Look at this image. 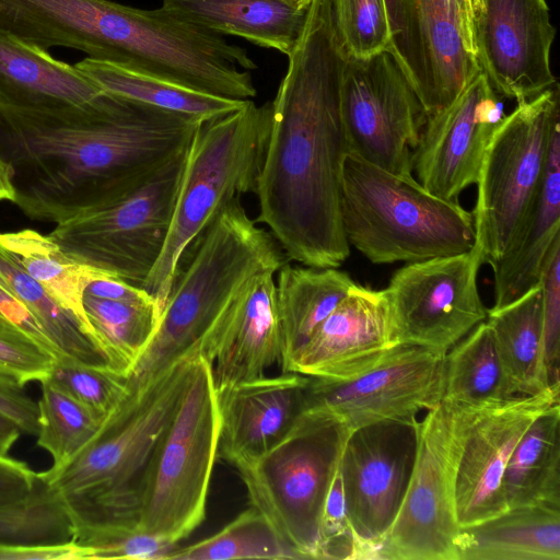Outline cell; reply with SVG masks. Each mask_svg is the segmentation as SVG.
<instances>
[{
	"label": "cell",
	"instance_id": "38",
	"mask_svg": "<svg viewBox=\"0 0 560 560\" xmlns=\"http://www.w3.org/2000/svg\"><path fill=\"white\" fill-rule=\"evenodd\" d=\"M337 26L349 56L365 58L388 49L384 0H331Z\"/></svg>",
	"mask_w": 560,
	"mask_h": 560
},
{
	"label": "cell",
	"instance_id": "39",
	"mask_svg": "<svg viewBox=\"0 0 560 560\" xmlns=\"http://www.w3.org/2000/svg\"><path fill=\"white\" fill-rule=\"evenodd\" d=\"M58 357L28 334L0 317V381L20 388L47 380Z\"/></svg>",
	"mask_w": 560,
	"mask_h": 560
},
{
	"label": "cell",
	"instance_id": "12",
	"mask_svg": "<svg viewBox=\"0 0 560 560\" xmlns=\"http://www.w3.org/2000/svg\"><path fill=\"white\" fill-rule=\"evenodd\" d=\"M392 51L428 116L451 105L481 71L476 0H384Z\"/></svg>",
	"mask_w": 560,
	"mask_h": 560
},
{
	"label": "cell",
	"instance_id": "15",
	"mask_svg": "<svg viewBox=\"0 0 560 560\" xmlns=\"http://www.w3.org/2000/svg\"><path fill=\"white\" fill-rule=\"evenodd\" d=\"M446 351L399 345L376 366L350 380L310 377L304 412L353 430L386 420H417L443 398Z\"/></svg>",
	"mask_w": 560,
	"mask_h": 560
},
{
	"label": "cell",
	"instance_id": "7",
	"mask_svg": "<svg viewBox=\"0 0 560 560\" xmlns=\"http://www.w3.org/2000/svg\"><path fill=\"white\" fill-rule=\"evenodd\" d=\"M219 432L211 364L197 352L179 404L148 468L140 532L178 542L203 522Z\"/></svg>",
	"mask_w": 560,
	"mask_h": 560
},
{
	"label": "cell",
	"instance_id": "23",
	"mask_svg": "<svg viewBox=\"0 0 560 560\" xmlns=\"http://www.w3.org/2000/svg\"><path fill=\"white\" fill-rule=\"evenodd\" d=\"M105 94L74 65L0 27V106L88 107Z\"/></svg>",
	"mask_w": 560,
	"mask_h": 560
},
{
	"label": "cell",
	"instance_id": "45",
	"mask_svg": "<svg viewBox=\"0 0 560 560\" xmlns=\"http://www.w3.org/2000/svg\"><path fill=\"white\" fill-rule=\"evenodd\" d=\"M0 413L13 421L22 432H38V407L23 388L0 381Z\"/></svg>",
	"mask_w": 560,
	"mask_h": 560
},
{
	"label": "cell",
	"instance_id": "27",
	"mask_svg": "<svg viewBox=\"0 0 560 560\" xmlns=\"http://www.w3.org/2000/svg\"><path fill=\"white\" fill-rule=\"evenodd\" d=\"M278 271L276 293L282 337L279 365L284 371L354 282L347 272L331 267H293L285 264Z\"/></svg>",
	"mask_w": 560,
	"mask_h": 560
},
{
	"label": "cell",
	"instance_id": "11",
	"mask_svg": "<svg viewBox=\"0 0 560 560\" xmlns=\"http://www.w3.org/2000/svg\"><path fill=\"white\" fill-rule=\"evenodd\" d=\"M462 439L460 408L441 401L418 424L412 472L376 559L456 560L459 530L454 481Z\"/></svg>",
	"mask_w": 560,
	"mask_h": 560
},
{
	"label": "cell",
	"instance_id": "14",
	"mask_svg": "<svg viewBox=\"0 0 560 560\" xmlns=\"http://www.w3.org/2000/svg\"><path fill=\"white\" fill-rule=\"evenodd\" d=\"M483 257L479 248L408 262L386 291L399 345L447 351L486 320L477 288Z\"/></svg>",
	"mask_w": 560,
	"mask_h": 560
},
{
	"label": "cell",
	"instance_id": "37",
	"mask_svg": "<svg viewBox=\"0 0 560 560\" xmlns=\"http://www.w3.org/2000/svg\"><path fill=\"white\" fill-rule=\"evenodd\" d=\"M95 415L106 418L130 390V378L108 366L57 360L47 378Z\"/></svg>",
	"mask_w": 560,
	"mask_h": 560
},
{
	"label": "cell",
	"instance_id": "10",
	"mask_svg": "<svg viewBox=\"0 0 560 560\" xmlns=\"http://www.w3.org/2000/svg\"><path fill=\"white\" fill-rule=\"evenodd\" d=\"M559 118L557 82L518 102L494 131L476 183L472 213L475 245L483 262L491 265L504 254L525 219L540 187Z\"/></svg>",
	"mask_w": 560,
	"mask_h": 560
},
{
	"label": "cell",
	"instance_id": "36",
	"mask_svg": "<svg viewBox=\"0 0 560 560\" xmlns=\"http://www.w3.org/2000/svg\"><path fill=\"white\" fill-rule=\"evenodd\" d=\"M72 536L62 501L42 480L26 498L0 503V542L60 544L71 541Z\"/></svg>",
	"mask_w": 560,
	"mask_h": 560
},
{
	"label": "cell",
	"instance_id": "18",
	"mask_svg": "<svg viewBox=\"0 0 560 560\" xmlns=\"http://www.w3.org/2000/svg\"><path fill=\"white\" fill-rule=\"evenodd\" d=\"M555 35L547 0H476L477 61L498 95L525 102L557 83Z\"/></svg>",
	"mask_w": 560,
	"mask_h": 560
},
{
	"label": "cell",
	"instance_id": "3",
	"mask_svg": "<svg viewBox=\"0 0 560 560\" xmlns=\"http://www.w3.org/2000/svg\"><path fill=\"white\" fill-rule=\"evenodd\" d=\"M196 353L153 375L130 380V390L89 444L63 468L38 472L62 501L73 537L139 530L148 468Z\"/></svg>",
	"mask_w": 560,
	"mask_h": 560
},
{
	"label": "cell",
	"instance_id": "25",
	"mask_svg": "<svg viewBox=\"0 0 560 560\" xmlns=\"http://www.w3.org/2000/svg\"><path fill=\"white\" fill-rule=\"evenodd\" d=\"M312 0H163L162 8L220 35L242 37L285 56L294 47Z\"/></svg>",
	"mask_w": 560,
	"mask_h": 560
},
{
	"label": "cell",
	"instance_id": "6",
	"mask_svg": "<svg viewBox=\"0 0 560 560\" xmlns=\"http://www.w3.org/2000/svg\"><path fill=\"white\" fill-rule=\"evenodd\" d=\"M271 118V103L247 100L240 108L201 122L187 149L162 254L143 284L161 311L185 253L219 214L255 190Z\"/></svg>",
	"mask_w": 560,
	"mask_h": 560
},
{
	"label": "cell",
	"instance_id": "33",
	"mask_svg": "<svg viewBox=\"0 0 560 560\" xmlns=\"http://www.w3.org/2000/svg\"><path fill=\"white\" fill-rule=\"evenodd\" d=\"M0 242L54 301L78 319L91 339L83 291L89 281L104 272L72 260L47 235L32 229L0 233Z\"/></svg>",
	"mask_w": 560,
	"mask_h": 560
},
{
	"label": "cell",
	"instance_id": "40",
	"mask_svg": "<svg viewBox=\"0 0 560 560\" xmlns=\"http://www.w3.org/2000/svg\"><path fill=\"white\" fill-rule=\"evenodd\" d=\"M545 360L551 386L560 387V236L544 262L540 282Z\"/></svg>",
	"mask_w": 560,
	"mask_h": 560
},
{
	"label": "cell",
	"instance_id": "31",
	"mask_svg": "<svg viewBox=\"0 0 560 560\" xmlns=\"http://www.w3.org/2000/svg\"><path fill=\"white\" fill-rule=\"evenodd\" d=\"M82 303L91 340L107 366L130 377L158 329L162 312L158 302L150 293L128 300L83 293Z\"/></svg>",
	"mask_w": 560,
	"mask_h": 560
},
{
	"label": "cell",
	"instance_id": "21",
	"mask_svg": "<svg viewBox=\"0 0 560 560\" xmlns=\"http://www.w3.org/2000/svg\"><path fill=\"white\" fill-rule=\"evenodd\" d=\"M308 380L306 375L283 372L217 390L218 457L234 467L276 445L304 412Z\"/></svg>",
	"mask_w": 560,
	"mask_h": 560
},
{
	"label": "cell",
	"instance_id": "8",
	"mask_svg": "<svg viewBox=\"0 0 560 560\" xmlns=\"http://www.w3.org/2000/svg\"><path fill=\"white\" fill-rule=\"evenodd\" d=\"M351 430L303 412L264 454L234 466L250 506L302 559H316L324 505Z\"/></svg>",
	"mask_w": 560,
	"mask_h": 560
},
{
	"label": "cell",
	"instance_id": "1",
	"mask_svg": "<svg viewBox=\"0 0 560 560\" xmlns=\"http://www.w3.org/2000/svg\"><path fill=\"white\" fill-rule=\"evenodd\" d=\"M348 52L331 0H312L271 102L256 180L257 222L285 255L308 267L337 268L350 254L341 219L347 151L340 86Z\"/></svg>",
	"mask_w": 560,
	"mask_h": 560
},
{
	"label": "cell",
	"instance_id": "44",
	"mask_svg": "<svg viewBox=\"0 0 560 560\" xmlns=\"http://www.w3.org/2000/svg\"><path fill=\"white\" fill-rule=\"evenodd\" d=\"M38 472L24 462L0 455V503L19 501L39 485Z\"/></svg>",
	"mask_w": 560,
	"mask_h": 560
},
{
	"label": "cell",
	"instance_id": "30",
	"mask_svg": "<svg viewBox=\"0 0 560 560\" xmlns=\"http://www.w3.org/2000/svg\"><path fill=\"white\" fill-rule=\"evenodd\" d=\"M74 66L105 93L200 121L231 113L247 101L200 92L121 65L89 57Z\"/></svg>",
	"mask_w": 560,
	"mask_h": 560
},
{
	"label": "cell",
	"instance_id": "47",
	"mask_svg": "<svg viewBox=\"0 0 560 560\" xmlns=\"http://www.w3.org/2000/svg\"><path fill=\"white\" fill-rule=\"evenodd\" d=\"M14 173L12 165L0 155V201H15Z\"/></svg>",
	"mask_w": 560,
	"mask_h": 560
},
{
	"label": "cell",
	"instance_id": "4",
	"mask_svg": "<svg viewBox=\"0 0 560 560\" xmlns=\"http://www.w3.org/2000/svg\"><path fill=\"white\" fill-rule=\"evenodd\" d=\"M271 233L234 199L198 238L179 268L158 329L130 378L153 375L200 348L234 302L259 277L276 273L285 258Z\"/></svg>",
	"mask_w": 560,
	"mask_h": 560
},
{
	"label": "cell",
	"instance_id": "41",
	"mask_svg": "<svg viewBox=\"0 0 560 560\" xmlns=\"http://www.w3.org/2000/svg\"><path fill=\"white\" fill-rule=\"evenodd\" d=\"M73 541L90 549V560H166L178 546V542L140 530L88 536Z\"/></svg>",
	"mask_w": 560,
	"mask_h": 560
},
{
	"label": "cell",
	"instance_id": "2",
	"mask_svg": "<svg viewBox=\"0 0 560 560\" xmlns=\"http://www.w3.org/2000/svg\"><path fill=\"white\" fill-rule=\"evenodd\" d=\"M201 122L108 93L88 107L0 106L14 203L58 223L119 198L186 151Z\"/></svg>",
	"mask_w": 560,
	"mask_h": 560
},
{
	"label": "cell",
	"instance_id": "29",
	"mask_svg": "<svg viewBox=\"0 0 560 560\" xmlns=\"http://www.w3.org/2000/svg\"><path fill=\"white\" fill-rule=\"evenodd\" d=\"M508 509L560 508V404L542 411L514 447L503 475Z\"/></svg>",
	"mask_w": 560,
	"mask_h": 560
},
{
	"label": "cell",
	"instance_id": "34",
	"mask_svg": "<svg viewBox=\"0 0 560 560\" xmlns=\"http://www.w3.org/2000/svg\"><path fill=\"white\" fill-rule=\"evenodd\" d=\"M299 559L269 522L250 506L215 534L198 542L177 546L166 560Z\"/></svg>",
	"mask_w": 560,
	"mask_h": 560
},
{
	"label": "cell",
	"instance_id": "13",
	"mask_svg": "<svg viewBox=\"0 0 560 560\" xmlns=\"http://www.w3.org/2000/svg\"><path fill=\"white\" fill-rule=\"evenodd\" d=\"M347 151L388 172L412 175L411 153L428 114L389 49L348 56L340 86Z\"/></svg>",
	"mask_w": 560,
	"mask_h": 560
},
{
	"label": "cell",
	"instance_id": "43",
	"mask_svg": "<svg viewBox=\"0 0 560 560\" xmlns=\"http://www.w3.org/2000/svg\"><path fill=\"white\" fill-rule=\"evenodd\" d=\"M91 551L73 540L60 544L0 542V560H90Z\"/></svg>",
	"mask_w": 560,
	"mask_h": 560
},
{
	"label": "cell",
	"instance_id": "20",
	"mask_svg": "<svg viewBox=\"0 0 560 560\" xmlns=\"http://www.w3.org/2000/svg\"><path fill=\"white\" fill-rule=\"evenodd\" d=\"M398 346L386 291L354 283L283 372L350 380L376 366Z\"/></svg>",
	"mask_w": 560,
	"mask_h": 560
},
{
	"label": "cell",
	"instance_id": "24",
	"mask_svg": "<svg viewBox=\"0 0 560 560\" xmlns=\"http://www.w3.org/2000/svg\"><path fill=\"white\" fill-rule=\"evenodd\" d=\"M560 236V126L551 138L537 195L504 254L491 267L494 305L501 308L539 285L546 256Z\"/></svg>",
	"mask_w": 560,
	"mask_h": 560
},
{
	"label": "cell",
	"instance_id": "32",
	"mask_svg": "<svg viewBox=\"0 0 560 560\" xmlns=\"http://www.w3.org/2000/svg\"><path fill=\"white\" fill-rule=\"evenodd\" d=\"M516 395L486 320L446 351L442 401L460 407L504 402Z\"/></svg>",
	"mask_w": 560,
	"mask_h": 560
},
{
	"label": "cell",
	"instance_id": "5",
	"mask_svg": "<svg viewBox=\"0 0 560 560\" xmlns=\"http://www.w3.org/2000/svg\"><path fill=\"white\" fill-rule=\"evenodd\" d=\"M341 219L349 245L374 264L456 255L476 241L474 215L457 199L350 153L341 171Z\"/></svg>",
	"mask_w": 560,
	"mask_h": 560
},
{
	"label": "cell",
	"instance_id": "9",
	"mask_svg": "<svg viewBox=\"0 0 560 560\" xmlns=\"http://www.w3.org/2000/svg\"><path fill=\"white\" fill-rule=\"evenodd\" d=\"M186 153L138 188L56 223L47 236L72 260L142 288L167 238Z\"/></svg>",
	"mask_w": 560,
	"mask_h": 560
},
{
	"label": "cell",
	"instance_id": "16",
	"mask_svg": "<svg viewBox=\"0 0 560 560\" xmlns=\"http://www.w3.org/2000/svg\"><path fill=\"white\" fill-rule=\"evenodd\" d=\"M418 420H386L351 430L339 462L354 559H376L404 499L418 445Z\"/></svg>",
	"mask_w": 560,
	"mask_h": 560
},
{
	"label": "cell",
	"instance_id": "26",
	"mask_svg": "<svg viewBox=\"0 0 560 560\" xmlns=\"http://www.w3.org/2000/svg\"><path fill=\"white\" fill-rule=\"evenodd\" d=\"M455 552L456 560H560V508L517 506L460 527Z\"/></svg>",
	"mask_w": 560,
	"mask_h": 560
},
{
	"label": "cell",
	"instance_id": "17",
	"mask_svg": "<svg viewBox=\"0 0 560 560\" xmlns=\"http://www.w3.org/2000/svg\"><path fill=\"white\" fill-rule=\"evenodd\" d=\"M559 396L560 388H552L495 405L457 406L462 412V439L454 503L459 527L482 523L509 510L503 493L509 458L533 421L560 402Z\"/></svg>",
	"mask_w": 560,
	"mask_h": 560
},
{
	"label": "cell",
	"instance_id": "19",
	"mask_svg": "<svg viewBox=\"0 0 560 560\" xmlns=\"http://www.w3.org/2000/svg\"><path fill=\"white\" fill-rule=\"evenodd\" d=\"M498 96L480 71L451 105L428 116L411 153L412 171L428 191L456 200L477 183L486 150L505 116Z\"/></svg>",
	"mask_w": 560,
	"mask_h": 560
},
{
	"label": "cell",
	"instance_id": "42",
	"mask_svg": "<svg viewBox=\"0 0 560 560\" xmlns=\"http://www.w3.org/2000/svg\"><path fill=\"white\" fill-rule=\"evenodd\" d=\"M354 555L355 539L346 511L338 467L322 514L316 559L354 560Z\"/></svg>",
	"mask_w": 560,
	"mask_h": 560
},
{
	"label": "cell",
	"instance_id": "22",
	"mask_svg": "<svg viewBox=\"0 0 560 560\" xmlns=\"http://www.w3.org/2000/svg\"><path fill=\"white\" fill-rule=\"evenodd\" d=\"M273 273L257 278L203 341L217 390L265 375L280 364L282 337Z\"/></svg>",
	"mask_w": 560,
	"mask_h": 560
},
{
	"label": "cell",
	"instance_id": "28",
	"mask_svg": "<svg viewBox=\"0 0 560 560\" xmlns=\"http://www.w3.org/2000/svg\"><path fill=\"white\" fill-rule=\"evenodd\" d=\"M486 322L516 395L560 388L550 385L546 366L540 285L501 308L488 310Z\"/></svg>",
	"mask_w": 560,
	"mask_h": 560
},
{
	"label": "cell",
	"instance_id": "46",
	"mask_svg": "<svg viewBox=\"0 0 560 560\" xmlns=\"http://www.w3.org/2000/svg\"><path fill=\"white\" fill-rule=\"evenodd\" d=\"M22 431L10 419L0 413V455H9Z\"/></svg>",
	"mask_w": 560,
	"mask_h": 560
},
{
	"label": "cell",
	"instance_id": "35",
	"mask_svg": "<svg viewBox=\"0 0 560 560\" xmlns=\"http://www.w3.org/2000/svg\"><path fill=\"white\" fill-rule=\"evenodd\" d=\"M37 407V445L51 456L50 471L67 466L89 444L106 419L48 380L40 383Z\"/></svg>",
	"mask_w": 560,
	"mask_h": 560
}]
</instances>
